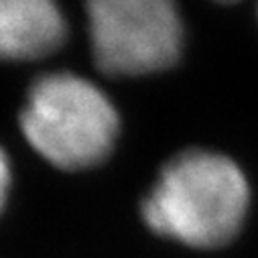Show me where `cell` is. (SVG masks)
<instances>
[{
    "mask_svg": "<svg viewBox=\"0 0 258 258\" xmlns=\"http://www.w3.org/2000/svg\"><path fill=\"white\" fill-rule=\"evenodd\" d=\"M248 204L242 169L220 153L193 149L167 161L141 214L165 238L193 248H218L240 232Z\"/></svg>",
    "mask_w": 258,
    "mask_h": 258,
    "instance_id": "6da1fadb",
    "label": "cell"
},
{
    "mask_svg": "<svg viewBox=\"0 0 258 258\" xmlns=\"http://www.w3.org/2000/svg\"><path fill=\"white\" fill-rule=\"evenodd\" d=\"M27 143L53 167L82 171L100 165L114 149L120 118L110 98L70 72L35 80L21 110Z\"/></svg>",
    "mask_w": 258,
    "mask_h": 258,
    "instance_id": "7a4b0ae2",
    "label": "cell"
},
{
    "mask_svg": "<svg viewBox=\"0 0 258 258\" xmlns=\"http://www.w3.org/2000/svg\"><path fill=\"white\" fill-rule=\"evenodd\" d=\"M86 9L92 55L102 74L147 76L177 63L183 25L169 0H94Z\"/></svg>",
    "mask_w": 258,
    "mask_h": 258,
    "instance_id": "3957f363",
    "label": "cell"
},
{
    "mask_svg": "<svg viewBox=\"0 0 258 258\" xmlns=\"http://www.w3.org/2000/svg\"><path fill=\"white\" fill-rule=\"evenodd\" d=\"M66 35V17L51 0H0V59H43Z\"/></svg>",
    "mask_w": 258,
    "mask_h": 258,
    "instance_id": "277c9868",
    "label": "cell"
},
{
    "mask_svg": "<svg viewBox=\"0 0 258 258\" xmlns=\"http://www.w3.org/2000/svg\"><path fill=\"white\" fill-rule=\"evenodd\" d=\"M9 189H11V163H9L7 153L0 147V212H3L7 204Z\"/></svg>",
    "mask_w": 258,
    "mask_h": 258,
    "instance_id": "5b68a950",
    "label": "cell"
}]
</instances>
